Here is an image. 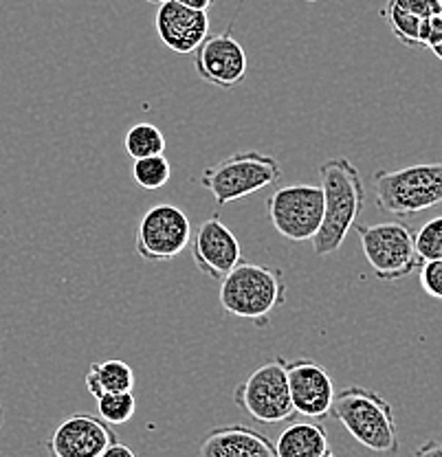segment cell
Segmentation results:
<instances>
[{
    "instance_id": "obj_1",
    "label": "cell",
    "mask_w": 442,
    "mask_h": 457,
    "mask_svg": "<svg viewBox=\"0 0 442 457\" xmlns=\"http://www.w3.org/2000/svg\"><path fill=\"white\" fill-rule=\"evenodd\" d=\"M317 174L324 192V222L313 237V251L315 255L326 257L339 251L350 228H354L363 212L365 189L359 170L344 156L324 161Z\"/></svg>"
},
{
    "instance_id": "obj_2",
    "label": "cell",
    "mask_w": 442,
    "mask_h": 457,
    "mask_svg": "<svg viewBox=\"0 0 442 457\" xmlns=\"http://www.w3.org/2000/svg\"><path fill=\"white\" fill-rule=\"evenodd\" d=\"M330 416L372 453L394 457L401 449L392 404L372 389L361 385L341 389L332 400Z\"/></svg>"
},
{
    "instance_id": "obj_3",
    "label": "cell",
    "mask_w": 442,
    "mask_h": 457,
    "mask_svg": "<svg viewBox=\"0 0 442 457\" xmlns=\"http://www.w3.org/2000/svg\"><path fill=\"white\" fill-rule=\"evenodd\" d=\"M218 297L225 312L266 328L271 314L287 302V279L279 269L240 260V264L221 279Z\"/></svg>"
},
{
    "instance_id": "obj_4",
    "label": "cell",
    "mask_w": 442,
    "mask_h": 457,
    "mask_svg": "<svg viewBox=\"0 0 442 457\" xmlns=\"http://www.w3.org/2000/svg\"><path fill=\"white\" fill-rule=\"evenodd\" d=\"M374 203L381 212L410 218L442 207V161L401 170H379L372 176Z\"/></svg>"
},
{
    "instance_id": "obj_5",
    "label": "cell",
    "mask_w": 442,
    "mask_h": 457,
    "mask_svg": "<svg viewBox=\"0 0 442 457\" xmlns=\"http://www.w3.org/2000/svg\"><path fill=\"white\" fill-rule=\"evenodd\" d=\"M279 179H282V165L275 156L246 150L236 152L207 168L201 176V185L212 194L218 207H225L234 200L263 192Z\"/></svg>"
},
{
    "instance_id": "obj_6",
    "label": "cell",
    "mask_w": 442,
    "mask_h": 457,
    "mask_svg": "<svg viewBox=\"0 0 442 457\" xmlns=\"http://www.w3.org/2000/svg\"><path fill=\"white\" fill-rule=\"evenodd\" d=\"M234 403L260 425H279L291 420L295 407L287 378V359L275 356L242 380L234 392Z\"/></svg>"
},
{
    "instance_id": "obj_7",
    "label": "cell",
    "mask_w": 442,
    "mask_h": 457,
    "mask_svg": "<svg viewBox=\"0 0 442 457\" xmlns=\"http://www.w3.org/2000/svg\"><path fill=\"white\" fill-rule=\"evenodd\" d=\"M361 251L381 282H398L421 266L416 253L413 231L405 222H379V225L356 227Z\"/></svg>"
},
{
    "instance_id": "obj_8",
    "label": "cell",
    "mask_w": 442,
    "mask_h": 457,
    "mask_svg": "<svg viewBox=\"0 0 442 457\" xmlns=\"http://www.w3.org/2000/svg\"><path fill=\"white\" fill-rule=\"evenodd\" d=\"M271 227L288 242H313L324 222V192L320 185H287L266 200Z\"/></svg>"
},
{
    "instance_id": "obj_9",
    "label": "cell",
    "mask_w": 442,
    "mask_h": 457,
    "mask_svg": "<svg viewBox=\"0 0 442 457\" xmlns=\"http://www.w3.org/2000/svg\"><path fill=\"white\" fill-rule=\"evenodd\" d=\"M192 242V225L177 204L161 203L150 207L139 220L135 233L137 253L152 264L179 257Z\"/></svg>"
},
{
    "instance_id": "obj_10",
    "label": "cell",
    "mask_w": 442,
    "mask_h": 457,
    "mask_svg": "<svg viewBox=\"0 0 442 457\" xmlns=\"http://www.w3.org/2000/svg\"><path fill=\"white\" fill-rule=\"evenodd\" d=\"M117 436L108 422L93 413H71L55 427L46 442L49 457H99Z\"/></svg>"
},
{
    "instance_id": "obj_11",
    "label": "cell",
    "mask_w": 442,
    "mask_h": 457,
    "mask_svg": "<svg viewBox=\"0 0 442 457\" xmlns=\"http://www.w3.org/2000/svg\"><path fill=\"white\" fill-rule=\"evenodd\" d=\"M194 69L203 82L231 90L246 78V54L234 33H213L194 51Z\"/></svg>"
},
{
    "instance_id": "obj_12",
    "label": "cell",
    "mask_w": 442,
    "mask_h": 457,
    "mask_svg": "<svg viewBox=\"0 0 442 457\" xmlns=\"http://www.w3.org/2000/svg\"><path fill=\"white\" fill-rule=\"evenodd\" d=\"M287 378L295 413L317 422L330 416L335 385L324 365L313 359L287 361Z\"/></svg>"
},
{
    "instance_id": "obj_13",
    "label": "cell",
    "mask_w": 442,
    "mask_h": 457,
    "mask_svg": "<svg viewBox=\"0 0 442 457\" xmlns=\"http://www.w3.org/2000/svg\"><path fill=\"white\" fill-rule=\"evenodd\" d=\"M189 249L196 269L212 279H222L242 260L240 242L216 213L198 227L196 236L189 242Z\"/></svg>"
},
{
    "instance_id": "obj_14",
    "label": "cell",
    "mask_w": 442,
    "mask_h": 457,
    "mask_svg": "<svg viewBox=\"0 0 442 457\" xmlns=\"http://www.w3.org/2000/svg\"><path fill=\"white\" fill-rule=\"evenodd\" d=\"M154 27L161 42L172 54L188 55L194 54L209 36V16L207 12H196L177 0H170V3L159 4Z\"/></svg>"
},
{
    "instance_id": "obj_15",
    "label": "cell",
    "mask_w": 442,
    "mask_h": 457,
    "mask_svg": "<svg viewBox=\"0 0 442 457\" xmlns=\"http://www.w3.org/2000/svg\"><path fill=\"white\" fill-rule=\"evenodd\" d=\"M201 457H278L269 436L246 425L216 427L203 437Z\"/></svg>"
},
{
    "instance_id": "obj_16",
    "label": "cell",
    "mask_w": 442,
    "mask_h": 457,
    "mask_svg": "<svg viewBox=\"0 0 442 457\" xmlns=\"http://www.w3.org/2000/svg\"><path fill=\"white\" fill-rule=\"evenodd\" d=\"M273 445L278 457H324L330 451L326 428L313 420L291 422Z\"/></svg>"
},
{
    "instance_id": "obj_17",
    "label": "cell",
    "mask_w": 442,
    "mask_h": 457,
    "mask_svg": "<svg viewBox=\"0 0 442 457\" xmlns=\"http://www.w3.org/2000/svg\"><path fill=\"white\" fill-rule=\"evenodd\" d=\"M84 385L90 392V396L99 398L104 394L117 392H132L135 387V370L119 359H108L93 363L84 376Z\"/></svg>"
},
{
    "instance_id": "obj_18",
    "label": "cell",
    "mask_w": 442,
    "mask_h": 457,
    "mask_svg": "<svg viewBox=\"0 0 442 457\" xmlns=\"http://www.w3.org/2000/svg\"><path fill=\"white\" fill-rule=\"evenodd\" d=\"M123 145H126L128 156H130L132 161H137L147 159V156L163 154L165 147H168V141H165V135L154 126V123L144 121L135 123V126L126 132Z\"/></svg>"
},
{
    "instance_id": "obj_19",
    "label": "cell",
    "mask_w": 442,
    "mask_h": 457,
    "mask_svg": "<svg viewBox=\"0 0 442 457\" xmlns=\"http://www.w3.org/2000/svg\"><path fill=\"white\" fill-rule=\"evenodd\" d=\"M381 16L385 18V22H388V27L392 29V33L396 36L398 42H403L405 46H412V49L422 46L421 33H422V22H425L422 18L413 16V13L405 12V9L396 7L392 0H388V4L381 9Z\"/></svg>"
},
{
    "instance_id": "obj_20",
    "label": "cell",
    "mask_w": 442,
    "mask_h": 457,
    "mask_svg": "<svg viewBox=\"0 0 442 457\" xmlns=\"http://www.w3.org/2000/svg\"><path fill=\"white\" fill-rule=\"evenodd\" d=\"M170 176H172V168L163 154L132 161V180L147 192H156L163 185H168Z\"/></svg>"
},
{
    "instance_id": "obj_21",
    "label": "cell",
    "mask_w": 442,
    "mask_h": 457,
    "mask_svg": "<svg viewBox=\"0 0 442 457\" xmlns=\"http://www.w3.org/2000/svg\"><path fill=\"white\" fill-rule=\"evenodd\" d=\"M97 403V416L108 425H126L137 411V398L132 392L104 394L95 398Z\"/></svg>"
},
{
    "instance_id": "obj_22",
    "label": "cell",
    "mask_w": 442,
    "mask_h": 457,
    "mask_svg": "<svg viewBox=\"0 0 442 457\" xmlns=\"http://www.w3.org/2000/svg\"><path fill=\"white\" fill-rule=\"evenodd\" d=\"M416 253L421 262L442 260V216L431 218L425 225L413 233Z\"/></svg>"
},
{
    "instance_id": "obj_23",
    "label": "cell",
    "mask_w": 442,
    "mask_h": 457,
    "mask_svg": "<svg viewBox=\"0 0 442 457\" xmlns=\"http://www.w3.org/2000/svg\"><path fill=\"white\" fill-rule=\"evenodd\" d=\"M421 288L429 295L431 299L442 302V260L421 262Z\"/></svg>"
},
{
    "instance_id": "obj_24",
    "label": "cell",
    "mask_w": 442,
    "mask_h": 457,
    "mask_svg": "<svg viewBox=\"0 0 442 457\" xmlns=\"http://www.w3.org/2000/svg\"><path fill=\"white\" fill-rule=\"evenodd\" d=\"M392 3L396 7L413 13V16L422 18V21H427V18L434 16V13H438L442 9L440 0H392Z\"/></svg>"
},
{
    "instance_id": "obj_25",
    "label": "cell",
    "mask_w": 442,
    "mask_h": 457,
    "mask_svg": "<svg viewBox=\"0 0 442 457\" xmlns=\"http://www.w3.org/2000/svg\"><path fill=\"white\" fill-rule=\"evenodd\" d=\"M421 40H422V46H427V49H431V46L438 45L442 40V9L438 13H434V16H429L425 22H422Z\"/></svg>"
},
{
    "instance_id": "obj_26",
    "label": "cell",
    "mask_w": 442,
    "mask_h": 457,
    "mask_svg": "<svg viewBox=\"0 0 442 457\" xmlns=\"http://www.w3.org/2000/svg\"><path fill=\"white\" fill-rule=\"evenodd\" d=\"M413 457H442V442L440 440H429L422 446H418Z\"/></svg>"
},
{
    "instance_id": "obj_27",
    "label": "cell",
    "mask_w": 442,
    "mask_h": 457,
    "mask_svg": "<svg viewBox=\"0 0 442 457\" xmlns=\"http://www.w3.org/2000/svg\"><path fill=\"white\" fill-rule=\"evenodd\" d=\"M99 457H137V455H135V451L130 449V446L121 445V442H115V445L108 446V449L104 451V453Z\"/></svg>"
},
{
    "instance_id": "obj_28",
    "label": "cell",
    "mask_w": 442,
    "mask_h": 457,
    "mask_svg": "<svg viewBox=\"0 0 442 457\" xmlns=\"http://www.w3.org/2000/svg\"><path fill=\"white\" fill-rule=\"evenodd\" d=\"M177 3L185 4V7H189V9H196V12H209L216 0H177Z\"/></svg>"
},
{
    "instance_id": "obj_29",
    "label": "cell",
    "mask_w": 442,
    "mask_h": 457,
    "mask_svg": "<svg viewBox=\"0 0 442 457\" xmlns=\"http://www.w3.org/2000/svg\"><path fill=\"white\" fill-rule=\"evenodd\" d=\"M431 54H434V55L438 57V60L442 62V40L438 42V45H434V46H431Z\"/></svg>"
},
{
    "instance_id": "obj_30",
    "label": "cell",
    "mask_w": 442,
    "mask_h": 457,
    "mask_svg": "<svg viewBox=\"0 0 442 457\" xmlns=\"http://www.w3.org/2000/svg\"><path fill=\"white\" fill-rule=\"evenodd\" d=\"M147 3H154V4H165V3H170V0H147Z\"/></svg>"
},
{
    "instance_id": "obj_31",
    "label": "cell",
    "mask_w": 442,
    "mask_h": 457,
    "mask_svg": "<svg viewBox=\"0 0 442 457\" xmlns=\"http://www.w3.org/2000/svg\"><path fill=\"white\" fill-rule=\"evenodd\" d=\"M324 457H335V453H332V451H328V453H326Z\"/></svg>"
},
{
    "instance_id": "obj_32",
    "label": "cell",
    "mask_w": 442,
    "mask_h": 457,
    "mask_svg": "<svg viewBox=\"0 0 442 457\" xmlns=\"http://www.w3.org/2000/svg\"><path fill=\"white\" fill-rule=\"evenodd\" d=\"M306 3H320V0H306Z\"/></svg>"
},
{
    "instance_id": "obj_33",
    "label": "cell",
    "mask_w": 442,
    "mask_h": 457,
    "mask_svg": "<svg viewBox=\"0 0 442 457\" xmlns=\"http://www.w3.org/2000/svg\"><path fill=\"white\" fill-rule=\"evenodd\" d=\"M0 420H3V411H0Z\"/></svg>"
},
{
    "instance_id": "obj_34",
    "label": "cell",
    "mask_w": 442,
    "mask_h": 457,
    "mask_svg": "<svg viewBox=\"0 0 442 457\" xmlns=\"http://www.w3.org/2000/svg\"><path fill=\"white\" fill-rule=\"evenodd\" d=\"M440 3H442V0H440Z\"/></svg>"
}]
</instances>
